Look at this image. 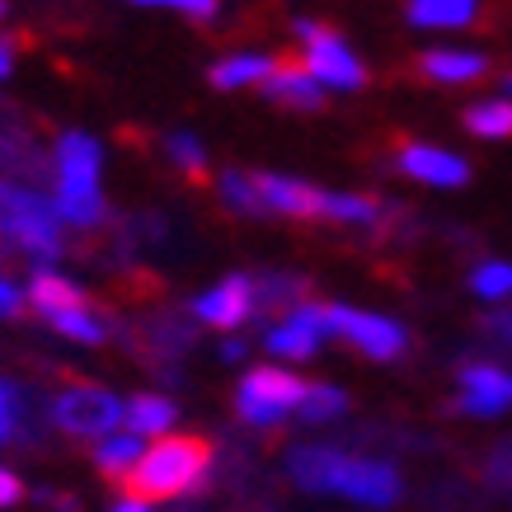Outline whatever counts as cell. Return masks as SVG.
Instances as JSON below:
<instances>
[{"label":"cell","mask_w":512,"mask_h":512,"mask_svg":"<svg viewBox=\"0 0 512 512\" xmlns=\"http://www.w3.org/2000/svg\"><path fill=\"white\" fill-rule=\"evenodd\" d=\"M461 400L456 409L466 414H503L512 409V372L494 367V362H461Z\"/></svg>","instance_id":"9"},{"label":"cell","mask_w":512,"mask_h":512,"mask_svg":"<svg viewBox=\"0 0 512 512\" xmlns=\"http://www.w3.org/2000/svg\"><path fill=\"white\" fill-rule=\"evenodd\" d=\"M480 329L489 334L494 343H503V348H512V311H494V315H484Z\"/></svg>","instance_id":"32"},{"label":"cell","mask_w":512,"mask_h":512,"mask_svg":"<svg viewBox=\"0 0 512 512\" xmlns=\"http://www.w3.org/2000/svg\"><path fill=\"white\" fill-rule=\"evenodd\" d=\"M221 193H226V202H231L235 212H264L259 207V188H254V179L249 174H221Z\"/></svg>","instance_id":"28"},{"label":"cell","mask_w":512,"mask_h":512,"mask_svg":"<svg viewBox=\"0 0 512 512\" xmlns=\"http://www.w3.org/2000/svg\"><path fill=\"white\" fill-rule=\"evenodd\" d=\"M29 296H33V306H38L43 315L47 311H66V306H85V296H80L71 282L57 278V273H38Z\"/></svg>","instance_id":"22"},{"label":"cell","mask_w":512,"mask_h":512,"mask_svg":"<svg viewBox=\"0 0 512 512\" xmlns=\"http://www.w3.org/2000/svg\"><path fill=\"white\" fill-rule=\"evenodd\" d=\"M264 94L273 104H287V109H301V113L325 104V85L306 71V62H273V71L264 76Z\"/></svg>","instance_id":"11"},{"label":"cell","mask_w":512,"mask_h":512,"mask_svg":"<svg viewBox=\"0 0 512 512\" xmlns=\"http://www.w3.org/2000/svg\"><path fill=\"white\" fill-rule=\"evenodd\" d=\"M404 15L414 29H466L480 15V0H409Z\"/></svg>","instance_id":"16"},{"label":"cell","mask_w":512,"mask_h":512,"mask_svg":"<svg viewBox=\"0 0 512 512\" xmlns=\"http://www.w3.org/2000/svg\"><path fill=\"white\" fill-rule=\"evenodd\" d=\"M137 5H170V10H184V15H193V19L217 15V0H137Z\"/></svg>","instance_id":"31"},{"label":"cell","mask_w":512,"mask_h":512,"mask_svg":"<svg viewBox=\"0 0 512 512\" xmlns=\"http://www.w3.org/2000/svg\"><path fill=\"white\" fill-rule=\"evenodd\" d=\"M470 287H475L480 296H489V301H503V296H512V264H484V268H475Z\"/></svg>","instance_id":"27"},{"label":"cell","mask_w":512,"mask_h":512,"mask_svg":"<svg viewBox=\"0 0 512 512\" xmlns=\"http://www.w3.org/2000/svg\"><path fill=\"white\" fill-rule=\"evenodd\" d=\"M503 90H508V94H512V76H508V80H503Z\"/></svg>","instance_id":"37"},{"label":"cell","mask_w":512,"mask_h":512,"mask_svg":"<svg viewBox=\"0 0 512 512\" xmlns=\"http://www.w3.org/2000/svg\"><path fill=\"white\" fill-rule=\"evenodd\" d=\"M296 38L306 43V57H301V62H306V71H311L320 85H329V90H362V85H367L362 62L348 52V43H343L334 29L301 19V24H296Z\"/></svg>","instance_id":"5"},{"label":"cell","mask_w":512,"mask_h":512,"mask_svg":"<svg viewBox=\"0 0 512 512\" xmlns=\"http://www.w3.org/2000/svg\"><path fill=\"white\" fill-rule=\"evenodd\" d=\"M400 170L437 188H461L470 179V165L461 156H451L442 146H419V141H409L400 151Z\"/></svg>","instance_id":"12"},{"label":"cell","mask_w":512,"mask_h":512,"mask_svg":"<svg viewBox=\"0 0 512 512\" xmlns=\"http://www.w3.org/2000/svg\"><path fill=\"white\" fill-rule=\"evenodd\" d=\"M466 127L475 137H512V99H489L466 113Z\"/></svg>","instance_id":"21"},{"label":"cell","mask_w":512,"mask_h":512,"mask_svg":"<svg viewBox=\"0 0 512 512\" xmlns=\"http://www.w3.org/2000/svg\"><path fill=\"white\" fill-rule=\"evenodd\" d=\"M57 217L94 226L104 217V198H99V146L85 132H66L57 141Z\"/></svg>","instance_id":"3"},{"label":"cell","mask_w":512,"mask_h":512,"mask_svg":"<svg viewBox=\"0 0 512 512\" xmlns=\"http://www.w3.org/2000/svg\"><path fill=\"white\" fill-rule=\"evenodd\" d=\"M296 301H306V282L292 273H273V278L254 282V311H292Z\"/></svg>","instance_id":"18"},{"label":"cell","mask_w":512,"mask_h":512,"mask_svg":"<svg viewBox=\"0 0 512 512\" xmlns=\"http://www.w3.org/2000/svg\"><path fill=\"white\" fill-rule=\"evenodd\" d=\"M198 320H207V325L217 329H235L245 325L249 315H254V282L249 278H226L221 287H212L207 296H198Z\"/></svg>","instance_id":"13"},{"label":"cell","mask_w":512,"mask_h":512,"mask_svg":"<svg viewBox=\"0 0 512 512\" xmlns=\"http://www.w3.org/2000/svg\"><path fill=\"white\" fill-rule=\"evenodd\" d=\"M170 160L188 174V179H198V184L207 179V160H202V146L193 137H170Z\"/></svg>","instance_id":"29"},{"label":"cell","mask_w":512,"mask_h":512,"mask_svg":"<svg viewBox=\"0 0 512 512\" xmlns=\"http://www.w3.org/2000/svg\"><path fill=\"white\" fill-rule=\"evenodd\" d=\"M0 235H10L19 249H29L33 259H57L62 254V231H57V207L29 188L0 179Z\"/></svg>","instance_id":"4"},{"label":"cell","mask_w":512,"mask_h":512,"mask_svg":"<svg viewBox=\"0 0 512 512\" xmlns=\"http://www.w3.org/2000/svg\"><path fill=\"white\" fill-rule=\"evenodd\" d=\"M52 329H62L66 339H80V343H99L104 339V325L94 320L85 306H66V311H47Z\"/></svg>","instance_id":"24"},{"label":"cell","mask_w":512,"mask_h":512,"mask_svg":"<svg viewBox=\"0 0 512 512\" xmlns=\"http://www.w3.org/2000/svg\"><path fill=\"white\" fill-rule=\"evenodd\" d=\"M315 343H320V334H311L306 325H296V320H287V325H278L273 334H268V348L278 357H311Z\"/></svg>","instance_id":"25"},{"label":"cell","mask_w":512,"mask_h":512,"mask_svg":"<svg viewBox=\"0 0 512 512\" xmlns=\"http://www.w3.org/2000/svg\"><path fill=\"white\" fill-rule=\"evenodd\" d=\"M15 52H19L15 38H0V76H10V71H15Z\"/></svg>","instance_id":"34"},{"label":"cell","mask_w":512,"mask_h":512,"mask_svg":"<svg viewBox=\"0 0 512 512\" xmlns=\"http://www.w3.org/2000/svg\"><path fill=\"white\" fill-rule=\"evenodd\" d=\"M94 461H99V470L104 475H113V480H123L127 470L141 461V433H123V437H104V447L94 451Z\"/></svg>","instance_id":"20"},{"label":"cell","mask_w":512,"mask_h":512,"mask_svg":"<svg viewBox=\"0 0 512 512\" xmlns=\"http://www.w3.org/2000/svg\"><path fill=\"white\" fill-rule=\"evenodd\" d=\"M0 15H5V5H0Z\"/></svg>","instance_id":"38"},{"label":"cell","mask_w":512,"mask_h":512,"mask_svg":"<svg viewBox=\"0 0 512 512\" xmlns=\"http://www.w3.org/2000/svg\"><path fill=\"white\" fill-rule=\"evenodd\" d=\"M306 395V386L296 381L292 372H273V367H259L240 381V395H235V409L245 423H259V428H273L282 414H292L296 400Z\"/></svg>","instance_id":"6"},{"label":"cell","mask_w":512,"mask_h":512,"mask_svg":"<svg viewBox=\"0 0 512 512\" xmlns=\"http://www.w3.org/2000/svg\"><path fill=\"white\" fill-rule=\"evenodd\" d=\"M484 480L494 484V489H512V442H498L494 447L489 466H484Z\"/></svg>","instance_id":"30"},{"label":"cell","mask_w":512,"mask_h":512,"mask_svg":"<svg viewBox=\"0 0 512 512\" xmlns=\"http://www.w3.org/2000/svg\"><path fill=\"white\" fill-rule=\"evenodd\" d=\"M24 498V484L10 475V470H0V508H10V503H19Z\"/></svg>","instance_id":"33"},{"label":"cell","mask_w":512,"mask_h":512,"mask_svg":"<svg viewBox=\"0 0 512 512\" xmlns=\"http://www.w3.org/2000/svg\"><path fill=\"white\" fill-rule=\"evenodd\" d=\"M296 409H301L306 423H325V419H339L343 409H348V395L334 386H306V395L296 400Z\"/></svg>","instance_id":"23"},{"label":"cell","mask_w":512,"mask_h":512,"mask_svg":"<svg viewBox=\"0 0 512 512\" xmlns=\"http://www.w3.org/2000/svg\"><path fill=\"white\" fill-rule=\"evenodd\" d=\"M207 466H212V447L202 437H165L160 447L141 451V461L123 475V484L137 503H151V498H174L193 489L207 475Z\"/></svg>","instance_id":"2"},{"label":"cell","mask_w":512,"mask_h":512,"mask_svg":"<svg viewBox=\"0 0 512 512\" xmlns=\"http://www.w3.org/2000/svg\"><path fill=\"white\" fill-rule=\"evenodd\" d=\"M24 395L15 386H5L0 381V442H10V437H24Z\"/></svg>","instance_id":"26"},{"label":"cell","mask_w":512,"mask_h":512,"mask_svg":"<svg viewBox=\"0 0 512 512\" xmlns=\"http://www.w3.org/2000/svg\"><path fill=\"white\" fill-rule=\"evenodd\" d=\"M273 71V57H259V52H240V57H226V62L212 66V85L217 90H240V85H264V76Z\"/></svg>","instance_id":"17"},{"label":"cell","mask_w":512,"mask_h":512,"mask_svg":"<svg viewBox=\"0 0 512 512\" xmlns=\"http://www.w3.org/2000/svg\"><path fill=\"white\" fill-rule=\"evenodd\" d=\"M15 311H19V292L0 278V315H15Z\"/></svg>","instance_id":"35"},{"label":"cell","mask_w":512,"mask_h":512,"mask_svg":"<svg viewBox=\"0 0 512 512\" xmlns=\"http://www.w3.org/2000/svg\"><path fill=\"white\" fill-rule=\"evenodd\" d=\"M52 419H57V428L71 437H104L123 423V404L99 386H71L66 395H57Z\"/></svg>","instance_id":"7"},{"label":"cell","mask_w":512,"mask_h":512,"mask_svg":"<svg viewBox=\"0 0 512 512\" xmlns=\"http://www.w3.org/2000/svg\"><path fill=\"white\" fill-rule=\"evenodd\" d=\"M292 475L301 489H329V494H348L357 503L386 508L400 498V475L386 461H362L334 447H296L292 451Z\"/></svg>","instance_id":"1"},{"label":"cell","mask_w":512,"mask_h":512,"mask_svg":"<svg viewBox=\"0 0 512 512\" xmlns=\"http://www.w3.org/2000/svg\"><path fill=\"white\" fill-rule=\"evenodd\" d=\"M329 329L343 334V339L362 348L367 357L376 362H395L404 353V329L395 320H381V315H362V311H348V306H329Z\"/></svg>","instance_id":"8"},{"label":"cell","mask_w":512,"mask_h":512,"mask_svg":"<svg viewBox=\"0 0 512 512\" xmlns=\"http://www.w3.org/2000/svg\"><path fill=\"white\" fill-rule=\"evenodd\" d=\"M118 512H146V508H141L137 498H132V503H123V508H118Z\"/></svg>","instance_id":"36"},{"label":"cell","mask_w":512,"mask_h":512,"mask_svg":"<svg viewBox=\"0 0 512 512\" xmlns=\"http://www.w3.org/2000/svg\"><path fill=\"white\" fill-rule=\"evenodd\" d=\"M489 71L480 52H456V47H437V52H423L419 57V76L442 80V85H466V80H480Z\"/></svg>","instance_id":"15"},{"label":"cell","mask_w":512,"mask_h":512,"mask_svg":"<svg viewBox=\"0 0 512 512\" xmlns=\"http://www.w3.org/2000/svg\"><path fill=\"white\" fill-rule=\"evenodd\" d=\"M123 419L132 423V433H165L174 423V404L165 395H137L123 409Z\"/></svg>","instance_id":"19"},{"label":"cell","mask_w":512,"mask_h":512,"mask_svg":"<svg viewBox=\"0 0 512 512\" xmlns=\"http://www.w3.org/2000/svg\"><path fill=\"white\" fill-rule=\"evenodd\" d=\"M259 188V207L282 212V217H325V193L301 179H278V174H254Z\"/></svg>","instance_id":"10"},{"label":"cell","mask_w":512,"mask_h":512,"mask_svg":"<svg viewBox=\"0 0 512 512\" xmlns=\"http://www.w3.org/2000/svg\"><path fill=\"white\" fill-rule=\"evenodd\" d=\"M188 343H193V334H188V325L174 320V315H160V320L137 329V353L146 357V362H156V367H170Z\"/></svg>","instance_id":"14"}]
</instances>
